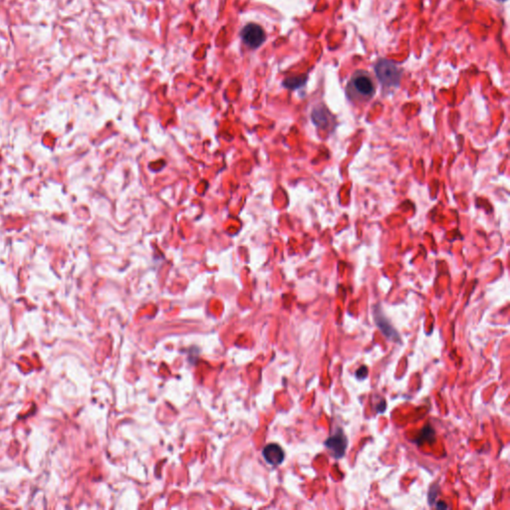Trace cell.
Masks as SVG:
<instances>
[{
	"label": "cell",
	"instance_id": "obj_3",
	"mask_svg": "<svg viewBox=\"0 0 510 510\" xmlns=\"http://www.w3.org/2000/svg\"><path fill=\"white\" fill-rule=\"evenodd\" d=\"M241 39L249 48L256 49L264 43L266 35L261 26L250 23L241 30Z\"/></svg>",
	"mask_w": 510,
	"mask_h": 510
},
{
	"label": "cell",
	"instance_id": "obj_9",
	"mask_svg": "<svg viewBox=\"0 0 510 510\" xmlns=\"http://www.w3.org/2000/svg\"><path fill=\"white\" fill-rule=\"evenodd\" d=\"M434 436H435V432L433 431V429L431 427V426H427L423 429L421 434L419 435L418 439L415 440L416 443L418 444H422V443H432L434 440Z\"/></svg>",
	"mask_w": 510,
	"mask_h": 510
},
{
	"label": "cell",
	"instance_id": "obj_5",
	"mask_svg": "<svg viewBox=\"0 0 510 510\" xmlns=\"http://www.w3.org/2000/svg\"><path fill=\"white\" fill-rule=\"evenodd\" d=\"M262 455L265 461L271 466H279L283 462L285 458L284 451L280 446L277 444H269L267 445L263 451Z\"/></svg>",
	"mask_w": 510,
	"mask_h": 510
},
{
	"label": "cell",
	"instance_id": "obj_14",
	"mask_svg": "<svg viewBox=\"0 0 510 510\" xmlns=\"http://www.w3.org/2000/svg\"><path fill=\"white\" fill-rule=\"evenodd\" d=\"M499 1H504V0H499Z\"/></svg>",
	"mask_w": 510,
	"mask_h": 510
},
{
	"label": "cell",
	"instance_id": "obj_1",
	"mask_svg": "<svg viewBox=\"0 0 510 510\" xmlns=\"http://www.w3.org/2000/svg\"><path fill=\"white\" fill-rule=\"evenodd\" d=\"M376 93V85L369 72L356 71L346 87V95L352 102L366 103L372 99Z\"/></svg>",
	"mask_w": 510,
	"mask_h": 510
},
{
	"label": "cell",
	"instance_id": "obj_10",
	"mask_svg": "<svg viewBox=\"0 0 510 510\" xmlns=\"http://www.w3.org/2000/svg\"><path fill=\"white\" fill-rule=\"evenodd\" d=\"M368 377V368L366 366H362L359 368L356 372V378L360 381H364Z\"/></svg>",
	"mask_w": 510,
	"mask_h": 510
},
{
	"label": "cell",
	"instance_id": "obj_4",
	"mask_svg": "<svg viewBox=\"0 0 510 510\" xmlns=\"http://www.w3.org/2000/svg\"><path fill=\"white\" fill-rule=\"evenodd\" d=\"M324 445L331 451L335 458L339 459L345 455L346 450L348 448V439L344 432L342 430H338L333 435L326 439Z\"/></svg>",
	"mask_w": 510,
	"mask_h": 510
},
{
	"label": "cell",
	"instance_id": "obj_6",
	"mask_svg": "<svg viewBox=\"0 0 510 510\" xmlns=\"http://www.w3.org/2000/svg\"><path fill=\"white\" fill-rule=\"evenodd\" d=\"M374 315H375V321H376L377 326L384 333V335L392 341H396V342L400 341V336H399L398 332L392 327L390 322L387 320V318L384 316V314L381 312V310L377 309V307H376Z\"/></svg>",
	"mask_w": 510,
	"mask_h": 510
},
{
	"label": "cell",
	"instance_id": "obj_2",
	"mask_svg": "<svg viewBox=\"0 0 510 510\" xmlns=\"http://www.w3.org/2000/svg\"><path fill=\"white\" fill-rule=\"evenodd\" d=\"M375 73L384 88H398L400 85L402 71L390 60L381 59L375 65Z\"/></svg>",
	"mask_w": 510,
	"mask_h": 510
},
{
	"label": "cell",
	"instance_id": "obj_8",
	"mask_svg": "<svg viewBox=\"0 0 510 510\" xmlns=\"http://www.w3.org/2000/svg\"><path fill=\"white\" fill-rule=\"evenodd\" d=\"M306 81H307V76L306 75H301V76L287 78L283 82V85H284V87H286L288 89L294 90V89H298L300 87H302L306 83Z\"/></svg>",
	"mask_w": 510,
	"mask_h": 510
},
{
	"label": "cell",
	"instance_id": "obj_11",
	"mask_svg": "<svg viewBox=\"0 0 510 510\" xmlns=\"http://www.w3.org/2000/svg\"><path fill=\"white\" fill-rule=\"evenodd\" d=\"M437 492H438L437 486H432V488L430 490V492H429V503L430 504H432L434 502Z\"/></svg>",
	"mask_w": 510,
	"mask_h": 510
},
{
	"label": "cell",
	"instance_id": "obj_12",
	"mask_svg": "<svg viewBox=\"0 0 510 510\" xmlns=\"http://www.w3.org/2000/svg\"><path fill=\"white\" fill-rule=\"evenodd\" d=\"M386 407H387L386 401L382 400V401H381V403H380L379 405H377V412H378L379 413H382V412H384L386 411Z\"/></svg>",
	"mask_w": 510,
	"mask_h": 510
},
{
	"label": "cell",
	"instance_id": "obj_7",
	"mask_svg": "<svg viewBox=\"0 0 510 510\" xmlns=\"http://www.w3.org/2000/svg\"><path fill=\"white\" fill-rule=\"evenodd\" d=\"M311 118H312L313 123L316 126L323 128V129L327 128L331 124V121H333L332 115L329 113V111L325 107H323V106L317 107L313 110Z\"/></svg>",
	"mask_w": 510,
	"mask_h": 510
},
{
	"label": "cell",
	"instance_id": "obj_13",
	"mask_svg": "<svg viewBox=\"0 0 510 510\" xmlns=\"http://www.w3.org/2000/svg\"><path fill=\"white\" fill-rule=\"evenodd\" d=\"M436 508H444V509H446V508H448V505L443 503V501H442V502H438L436 504Z\"/></svg>",
	"mask_w": 510,
	"mask_h": 510
}]
</instances>
